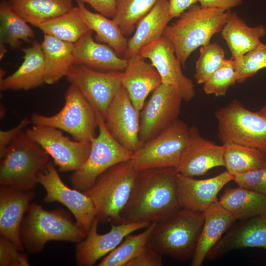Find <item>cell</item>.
<instances>
[{"mask_svg": "<svg viewBox=\"0 0 266 266\" xmlns=\"http://www.w3.org/2000/svg\"><path fill=\"white\" fill-rule=\"evenodd\" d=\"M177 174L174 167L138 170L121 223L157 222L180 210Z\"/></svg>", "mask_w": 266, "mask_h": 266, "instance_id": "1", "label": "cell"}, {"mask_svg": "<svg viewBox=\"0 0 266 266\" xmlns=\"http://www.w3.org/2000/svg\"><path fill=\"white\" fill-rule=\"evenodd\" d=\"M203 222V212L181 208L155 222L146 246L177 261L192 260Z\"/></svg>", "mask_w": 266, "mask_h": 266, "instance_id": "2", "label": "cell"}, {"mask_svg": "<svg viewBox=\"0 0 266 266\" xmlns=\"http://www.w3.org/2000/svg\"><path fill=\"white\" fill-rule=\"evenodd\" d=\"M229 11L205 8L194 4L173 24L167 26L163 36L173 43L176 56L184 65L190 55L199 47L210 43L212 36L221 33Z\"/></svg>", "mask_w": 266, "mask_h": 266, "instance_id": "3", "label": "cell"}, {"mask_svg": "<svg viewBox=\"0 0 266 266\" xmlns=\"http://www.w3.org/2000/svg\"><path fill=\"white\" fill-rule=\"evenodd\" d=\"M88 232L73 222L68 214L58 209L47 211L35 203H31L23 219L20 237L24 248L31 253H38L50 241L79 243Z\"/></svg>", "mask_w": 266, "mask_h": 266, "instance_id": "4", "label": "cell"}, {"mask_svg": "<svg viewBox=\"0 0 266 266\" xmlns=\"http://www.w3.org/2000/svg\"><path fill=\"white\" fill-rule=\"evenodd\" d=\"M49 157L24 130L0 158V185L33 190L39 184L38 176L49 162Z\"/></svg>", "mask_w": 266, "mask_h": 266, "instance_id": "5", "label": "cell"}, {"mask_svg": "<svg viewBox=\"0 0 266 266\" xmlns=\"http://www.w3.org/2000/svg\"><path fill=\"white\" fill-rule=\"evenodd\" d=\"M137 172L130 160L117 164L84 192L93 201L99 223H121V213L129 200Z\"/></svg>", "mask_w": 266, "mask_h": 266, "instance_id": "6", "label": "cell"}, {"mask_svg": "<svg viewBox=\"0 0 266 266\" xmlns=\"http://www.w3.org/2000/svg\"><path fill=\"white\" fill-rule=\"evenodd\" d=\"M65 103L56 114L46 116L33 113V125L53 127L71 135L74 140L91 142L98 128L97 113L74 85L70 84L65 93Z\"/></svg>", "mask_w": 266, "mask_h": 266, "instance_id": "7", "label": "cell"}, {"mask_svg": "<svg viewBox=\"0 0 266 266\" xmlns=\"http://www.w3.org/2000/svg\"><path fill=\"white\" fill-rule=\"evenodd\" d=\"M215 116L223 144L235 143L266 153V116L248 109L236 100L217 110Z\"/></svg>", "mask_w": 266, "mask_h": 266, "instance_id": "8", "label": "cell"}, {"mask_svg": "<svg viewBox=\"0 0 266 266\" xmlns=\"http://www.w3.org/2000/svg\"><path fill=\"white\" fill-rule=\"evenodd\" d=\"M96 113L98 134L91 141L87 160L69 178L73 187L83 192L90 188L102 173L117 164L130 160L133 154L113 137L105 126L104 119Z\"/></svg>", "mask_w": 266, "mask_h": 266, "instance_id": "9", "label": "cell"}, {"mask_svg": "<svg viewBox=\"0 0 266 266\" xmlns=\"http://www.w3.org/2000/svg\"><path fill=\"white\" fill-rule=\"evenodd\" d=\"M190 132L187 124L177 120L133 153L131 163L137 170L175 168L186 147Z\"/></svg>", "mask_w": 266, "mask_h": 266, "instance_id": "10", "label": "cell"}, {"mask_svg": "<svg viewBox=\"0 0 266 266\" xmlns=\"http://www.w3.org/2000/svg\"><path fill=\"white\" fill-rule=\"evenodd\" d=\"M122 71H100L88 66L74 64L66 77L74 85L95 111L105 119L112 100L122 87Z\"/></svg>", "mask_w": 266, "mask_h": 266, "instance_id": "11", "label": "cell"}, {"mask_svg": "<svg viewBox=\"0 0 266 266\" xmlns=\"http://www.w3.org/2000/svg\"><path fill=\"white\" fill-rule=\"evenodd\" d=\"M140 111L139 139L141 146L178 120L183 99L174 86L162 83Z\"/></svg>", "mask_w": 266, "mask_h": 266, "instance_id": "12", "label": "cell"}, {"mask_svg": "<svg viewBox=\"0 0 266 266\" xmlns=\"http://www.w3.org/2000/svg\"><path fill=\"white\" fill-rule=\"evenodd\" d=\"M29 135L53 160L60 172L74 171L87 160L91 142L71 140L58 129L42 126L27 128Z\"/></svg>", "mask_w": 266, "mask_h": 266, "instance_id": "13", "label": "cell"}, {"mask_svg": "<svg viewBox=\"0 0 266 266\" xmlns=\"http://www.w3.org/2000/svg\"><path fill=\"white\" fill-rule=\"evenodd\" d=\"M38 180L46 191L44 202L57 201L66 206L73 215L77 225L88 232L96 218V210L91 198L84 192L67 186L51 161L39 173Z\"/></svg>", "mask_w": 266, "mask_h": 266, "instance_id": "14", "label": "cell"}, {"mask_svg": "<svg viewBox=\"0 0 266 266\" xmlns=\"http://www.w3.org/2000/svg\"><path fill=\"white\" fill-rule=\"evenodd\" d=\"M139 54L148 59L158 72L162 83L174 86L183 100L191 101L196 94L192 80L182 72L171 41L165 36L145 45Z\"/></svg>", "mask_w": 266, "mask_h": 266, "instance_id": "15", "label": "cell"}, {"mask_svg": "<svg viewBox=\"0 0 266 266\" xmlns=\"http://www.w3.org/2000/svg\"><path fill=\"white\" fill-rule=\"evenodd\" d=\"M96 217L86 237L76 247V264L81 266L94 265L100 258L114 250L129 234L147 227L151 223L132 222L112 224L110 230L100 234Z\"/></svg>", "mask_w": 266, "mask_h": 266, "instance_id": "16", "label": "cell"}, {"mask_svg": "<svg viewBox=\"0 0 266 266\" xmlns=\"http://www.w3.org/2000/svg\"><path fill=\"white\" fill-rule=\"evenodd\" d=\"M139 121L140 111L134 107L122 86L108 108L104 119L105 126L118 142L133 153L141 146Z\"/></svg>", "mask_w": 266, "mask_h": 266, "instance_id": "17", "label": "cell"}, {"mask_svg": "<svg viewBox=\"0 0 266 266\" xmlns=\"http://www.w3.org/2000/svg\"><path fill=\"white\" fill-rule=\"evenodd\" d=\"M217 166H225L224 145L203 138L197 127H190L186 147L175 167L177 172L194 177Z\"/></svg>", "mask_w": 266, "mask_h": 266, "instance_id": "18", "label": "cell"}, {"mask_svg": "<svg viewBox=\"0 0 266 266\" xmlns=\"http://www.w3.org/2000/svg\"><path fill=\"white\" fill-rule=\"evenodd\" d=\"M233 179L234 175L228 170L203 179H196L178 173L177 188L181 207L203 212L218 200L219 192Z\"/></svg>", "mask_w": 266, "mask_h": 266, "instance_id": "19", "label": "cell"}, {"mask_svg": "<svg viewBox=\"0 0 266 266\" xmlns=\"http://www.w3.org/2000/svg\"><path fill=\"white\" fill-rule=\"evenodd\" d=\"M254 247L266 250V214L240 220L227 231L207 259L214 260L233 250Z\"/></svg>", "mask_w": 266, "mask_h": 266, "instance_id": "20", "label": "cell"}, {"mask_svg": "<svg viewBox=\"0 0 266 266\" xmlns=\"http://www.w3.org/2000/svg\"><path fill=\"white\" fill-rule=\"evenodd\" d=\"M34 196L33 190L0 185V235L12 241L22 251L24 248L20 237L21 227L24 214Z\"/></svg>", "mask_w": 266, "mask_h": 266, "instance_id": "21", "label": "cell"}, {"mask_svg": "<svg viewBox=\"0 0 266 266\" xmlns=\"http://www.w3.org/2000/svg\"><path fill=\"white\" fill-rule=\"evenodd\" d=\"M139 54L128 59L121 78L122 86L134 107L140 111L148 95L162 83L157 69Z\"/></svg>", "mask_w": 266, "mask_h": 266, "instance_id": "22", "label": "cell"}, {"mask_svg": "<svg viewBox=\"0 0 266 266\" xmlns=\"http://www.w3.org/2000/svg\"><path fill=\"white\" fill-rule=\"evenodd\" d=\"M24 61L11 75L0 80V90L28 91L45 83V69L41 43L35 40L32 45L22 48Z\"/></svg>", "mask_w": 266, "mask_h": 266, "instance_id": "23", "label": "cell"}, {"mask_svg": "<svg viewBox=\"0 0 266 266\" xmlns=\"http://www.w3.org/2000/svg\"><path fill=\"white\" fill-rule=\"evenodd\" d=\"M203 225L191 266H201L210 250L235 222V218L218 200L204 212Z\"/></svg>", "mask_w": 266, "mask_h": 266, "instance_id": "24", "label": "cell"}, {"mask_svg": "<svg viewBox=\"0 0 266 266\" xmlns=\"http://www.w3.org/2000/svg\"><path fill=\"white\" fill-rule=\"evenodd\" d=\"M90 31L73 43L74 64L107 70L123 71L128 59L118 56L108 45L94 40Z\"/></svg>", "mask_w": 266, "mask_h": 266, "instance_id": "25", "label": "cell"}, {"mask_svg": "<svg viewBox=\"0 0 266 266\" xmlns=\"http://www.w3.org/2000/svg\"><path fill=\"white\" fill-rule=\"evenodd\" d=\"M171 19L169 0H158L139 21L133 35L128 39L124 58L128 59L139 54L144 46L162 37Z\"/></svg>", "mask_w": 266, "mask_h": 266, "instance_id": "26", "label": "cell"}, {"mask_svg": "<svg viewBox=\"0 0 266 266\" xmlns=\"http://www.w3.org/2000/svg\"><path fill=\"white\" fill-rule=\"evenodd\" d=\"M231 53V59L237 60L255 48L266 35L263 25L251 27L235 12L229 11L226 22L221 32Z\"/></svg>", "mask_w": 266, "mask_h": 266, "instance_id": "27", "label": "cell"}, {"mask_svg": "<svg viewBox=\"0 0 266 266\" xmlns=\"http://www.w3.org/2000/svg\"><path fill=\"white\" fill-rule=\"evenodd\" d=\"M41 44L45 64V84H53L66 77L74 65L73 43L44 34Z\"/></svg>", "mask_w": 266, "mask_h": 266, "instance_id": "28", "label": "cell"}, {"mask_svg": "<svg viewBox=\"0 0 266 266\" xmlns=\"http://www.w3.org/2000/svg\"><path fill=\"white\" fill-rule=\"evenodd\" d=\"M219 200L236 220L266 214V195L245 188H227Z\"/></svg>", "mask_w": 266, "mask_h": 266, "instance_id": "29", "label": "cell"}, {"mask_svg": "<svg viewBox=\"0 0 266 266\" xmlns=\"http://www.w3.org/2000/svg\"><path fill=\"white\" fill-rule=\"evenodd\" d=\"M81 15L90 30L96 33L98 42L112 48L120 57L124 56L128 39L122 33L116 22L112 19L88 10L84 3L77 1Z\"/></svg>", "mask_w": 266, "mask_h": 266, "instance_id": "30", "label": "cell"}, {"mask_svg": "<svg viewBox=\"0 0 266 266\" xmlns=\"http://www.w3.org/2000/svg\"><path fill=\"white\" fill-rule=\"evenodd\" d=\"M72 0H8L12 9L27 22L37 27L73 7Z\"/></svg>", "mask_w": 266, "mask_h": 266, "instance_id": "31", "label": "cell"}, {"mask_svg": "<svg viewBox=\"0 0 266 266\" xmlns=\"http://www.w3.org/2000/svg\"><path fill=\"white\" fill-rule=\"evenodd\" d=\"M34 32L20 15L11 8L8 1L0 3V43L7 44L12 49L21 47L22 41L32 43Z\"/></svg>", "mask_w": 266, "mask_h": 266, "instance_id": "32", "label": "cell"}, {"mask_svg": "<svg viewBox=\"0 0 266 266\" xmlns=\"http://www.w3.org/2000/svg\"><path fill=\"white\" fill-rule=\"evenodd\" d=\"M37 27L44 34L71 43L91 31L83 20L78 6L63 15L42 22Z\"/></svg>", "mask_w": 266, "mask_h": 266, "instance_id": "33", "label": "cell"}, {"mask_svg": "<svg viewBox=\"0 0 266 266\" xmlns=\"http://www.w3.org/2000/svg\"><path fill=\"white\" fill-rule=\"evenodd\" d=\"M223 144L225 167L233 175L246 173L266 164V153L259 149L235 143Z\"/></svg>", "mask_w": 266, "mask_h": 266, "instance_id": "34", "label": "cell"}, {"mask_svg": "<svg viewBox=\"0 0 266 266\" xmlns=\"http://www.w3.org/2000/svg\"><path fill=\"white\" fill-rule=\"evenodd\" d=\"M155 224V222H152L139 233L127 235L114 250L103 257L98 266H126L145 247Z\"/></svg>", "mask_w": 266, "mask_h": 266, "instance_id": "35", "label": "cell"}, {"mask_svg": "<svg viewBox=\"0 0 266 266\" xmlns=\"http://www.w3.org/2000/svg\"><path fill=\"white\" fill-rule=\"evenodd\" d=\"M158 0H118L112 18L125 36L135 30L139 21L154 6Z\"/></svg>", "mask_w": 266, "mask_h": 266, "instance_id": "36", "label": "cell"}, {"mask_svg": "<svg viewBox=\"0 0 266 266\" xmlns=\"http://www.w3.org/2000/svg\"><path fill=\"white\" fill-rule=\"evenodd\" d=\"M196 63L194 79L198 84H203L219 68L225 60V52L217 42L200 47Z\"/></svg>", "mask_w": 266, "mask_h": 266, "instance_id": "37", "label": "cell"}, {"mask_svg": "<svg viewBox=\"0 0 266 266\" xmlns=\"http://www.w3.org/2000/svg\"><path fill=\"white\" fill-rule=\"evenodd\" d=\"M237 82L234 61L225 59L219 68L203 84L205 94L224 96L229 88Z\"/></svg>", "mask_w": 266, "mask_h": 266, "instance_id": "38", "label": "cell"}, {"mask_svg": "<svg viewBox=\"0 0 266 266\" xmlns=\"http://www.w3.org/2000/svg\"><path fill=\"white\" fill-rule=\"evenodd\" d=\"M233 60L237 82H243L259 70L266 68V44L261 42L240 58Z\"/></svg>", "mask_w": 266, "mask_h": 266, "instance_id": "39", "label": "cell"}, {"mask_svg": "<svg viewBox=\"0 0 266 266\" xmlns=\"http://www.w3.org/2000/svg\"><path fill=\"white\" fill-rule=\"evenodd\" d=\"M27 255L12 241L0 236V266H29Z\"/></svg>", "mask_w": 266, "mask_h": 266, "instance_id": "40", "label": "cell"}, {"mask_svg": "<svg viewBox=\"0 0 266 266\" xmlns=\"http://www.w3.org/2000/svg\"><path fill=\"white\" fill-rule=\"evenodd\" d=\"M233 181L239 187L266 195V164L246 173L234 175Z\"/></svg>", "mask_w": 266, "mask_h": 266, "instance_id": "41", "label": "cell"}, {"mask_svg": "<svg viewBox=\"0 0 266 266\" xmlns=\"http://www.w3.org/2000/svg\"><path fill=\"white\" fill-rule=\"evenodd\" d=\"M162 255L147 246L135 257L127 263L126 266H162Z\"/></svg>", "mask_w": 266, "mask_h": 266, "instance_id": "42", "label": "cell"}, {"mask_svg": "<svg viewBox=\"0 0 266 266\" xmlns=\"http://www.w3.org/2000/svg\"><path fill=\"white\" fill-rule=\"evenodd\" d=\"M31 122V119L25 117L14 127L6 131H0V158L3 157L11 143L23 131L27 129L26 127Z\"/></svg>", "mask_w": 266, "mask_h": 266, "instance_id": "43", "label": "cell"}, {"mask_svg": "<svg viewBox=\"0 0 266 266\" xmlns=\"http://www.w3.org/2000/svg\"><path fill=\"white\" fill-rule=\"evenodd\" d=\"M89 4L99 13L113 18L115 14L118 0H75Z\"/></svg>", "mask_w": 266, "mask_h": 266, "instance_id": "44", "label": "cell"}, {"mask_svg": "<svg viewBox=\"0 0 266 266\" xmlns=\"http://www.w3.org/2000/svg\"><path fill=\"white\" fill-rule=\"evenodd\" d=\"M243 1V0H198L202 7L217 8L225 11L240 5Z\"/></svg>", "mask_w": 266, "mask_h": 266, "instance_id": "45", "label": "cell"}, {"mask_svg": "<svg viewBox=\"0 0 266 266\" xmlns=\"http://www.w3.org/2000/svg\"><path fill=\"white\" fill-rule=\"evenodd\" d=\"M198 0H169V12L171 19L178 18Z\"/></svg>", "mask_w": 266, "mask_h": 266, "instance_id": "46", "label": "cell"}, {"mask_svg": "<svg viewBox=\"0 0 266 266\" xmlns=\"http://www.w3.org/2000/svg\"><path fill=\"white\" fill-rule=\"evenodd\" d=\"M0 118H3L5 114L6 110L4 106L2 104H0Z\"/></svg>", "mask_w": 266, "mask_h": 266, "instance_id": "47", "label": "cell"}, {"mask_svg": "<svg viewBox=\"0 0 266 266\" xmlns=\"http://www.w3.org/2000/svg\"><path fill=\"white\" fill-rule=\"evenodd\" d=\"M258 112L266 117V103Z\"/></svg>", "mask_w": 266, "mask_h": 266, "instance_id": "48", "label": "cell"}]
</instances>
